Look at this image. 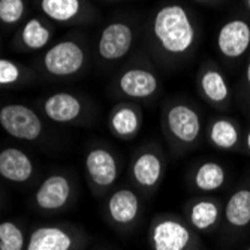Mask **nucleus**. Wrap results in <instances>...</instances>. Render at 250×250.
Returning a JSON list of instances; mask_svg holds the SVG:
<instances>
[{
	"mask_svg": "<svg viewBox=\"0 0 250 250\" xmlns=\"http://www.w3.org/2000/svg\"><path fill=\"white\" fill-rule=\"evenodd\" d=\"M154 35L162 47L174 54L188 51L195 39V30L186 11L178 6H165L154 18Z\"/></svg>",
	"mask_w": 250,
	"mask_h": 250,
	"instance_id": "f257e3e1",
	"label": "nucleus"
},
{
	"mask_svg": "<svg viewBox=\"0 0 250 250\" xmlns=\"http://www.w3.org/2000/svg\"><path fill=\"white\" fill-rule=\"evenodd\" d=\"M0 125L15 138L33 141L42 132V123L35 111L24 105H6L0 109Z\"/></svg>",
	"mask_w": 250,
	"mask_h": 250,
	"instance_id": "f03ea898",
	"label": "nucleus"
},
{
	"mask_svg": "<svg viewBox=\"0 0 250 250\" xmlns=\"http://www.w3.org/2000/svg\"><path fill=\"white\" fill-rule=\"evenodd\" d=\"M84 53L75 42H60L45 54L43 64L53 75H72L81 69Z\"/></svg>",
	"mask_w": 250,
	"mask_h": 250,
	"instance_id": "7ed1b4c3",
	"label": "nucleus"
},
{
	"mask_svg": "<svg viewBox=\"0 0 250 250\" xmlns=\"http://www.w3.org/2000/svg\"><path fill=\"white\" fill-rule=\"evenodd\" d=\"M250 45V26L243 20H232L222 26L217 36V47L225 57L237 59Z\"/></svg>",
	"mask_w": 250,
	"mask_h": 250,
	"instance_id": "20e7f679",
	"label": "nucleus"
},
{
	"mask_svg": "<svg viewBox=\"0 0 250 250\" xmlns=\"http://www.w3.org/2000/svg\"><path fill=\"white\" fill-rule=\"evenodd\" d=\"M190 243V231L177 220L159 222L151 232V244L154 250H186Z\"/></svg>",
	"mask_w": 250,
	"mask_h": 250,
	"instance_id": "39448f33",
	"label": "nucleus"
},
{
	"mask_svg": "<svg viewBox=\"0 0 250 250\" xmlns=\"http://www.w3.org/2000/svg\"><path fill=\"white\" fill-rule=\"evenodd\" d=\"M133 33L123 22H112L104 29L99 41V53L106 60H117L130 50Z\"/></svg>",
	"mask_w": 250,
	"mask_h": 250,
	"instance_id": "423d86ee",
	"label": "nucleus"
},
{
	"mask_svg": "<svg viewBox=\"0 0 250 250\" xmlns=\"http://www.w3.org/2000/svg\"><path fill=\"white\" fill-rule=\"evenodd\" d=\"M168 127L178 141L190 144L201 132V120L190 106L175 105L168 111Z\"/></svg>",
	"mask_w": 250,
	"mask_h": 250,
	"instance_id": "0eeeda50",
	"label": "nucleus"
},
{
	"mask_svg": "<svg viewBox=\"0 0 250 250\" xmlns=\"http://www.w3.org/2000/svg\"><path fill=\"white\" fill-rule=\"evenodd\" d=\"M71 196V185L63 175H51L41 185L35 199L43 210L62 208Z\"/></svg>",
	"mask_w": 250,
	"mask_h": 250,
	"instance_id": "6e6552de",
	"label": "nucleus"
},
{
	"mask_svg": "<svg viewBox=\"0 0 250 250\" xmlns=\"http://www.w3.org/2000/svg\"><path fill=\"white\" fill-rule=\"evenodd\" d=\"M85 167L88 175L98 186L108 188L117 178V164L116 159L108 150L95 148L87 154Z\"/></svg>",
	"mask_w": 250,
	"mask_h": 250,
	"instance_id": "1a4fd4ad",
	"label": "nucleus"
},
{
	"mask_svg": "<svg viewBox=\"0 0 250 250\" xmlns=\"http://www.w3.org/2000/svg\"><path fill=\"white\" fill-rule=\"evenodd\" d=\"M33 174V164L26 153L18 148H5L0 151V175L14 181L24 183Z\"/></svg>",
	"mask_w": 250,
	"mask_h": 250,
	"instance_id": "9d476101",
	"label": "nucleus"
},
{
	"mask_svg": "<svg viewBox=\"0 0 250 250\" xmlns=\"http://www.w3.org/2000/svg\"><path fill=\"white\" fill-rule=\"evenodd\" d=\"M108 211L114 222L127 225L133 222L140 213V199L133 190L120 189L111 195L108 201Z\"/></svg>",
	"mask_w": 250,
	"mask_h": 250,
	"instance_id": "9b49d317",
	"label": "nucleus"
},
{
	"mask_svg": "<svg viewBox=\"0 0 250 250\" xmlns=\"http://www.w3.org/2000/svg\"><path fill=\"white\" fill-rule=\"evenodd\" d=\"M72 238L56 226H43L32 232L27 250H71Z\"/></svg>",
	"mask_w": 250,
	"mask_h": 250,
	"instance_id": "f8f14e48",
	"label": "nucleus"
},
{
	"mask_svg": "<svg viewBox=\"0 0 250 250\" xmlns=\"http://www.w3.org/2000/svg\"><path fill=\"white\" fill-rule=\"evenodd\" d=\"M122 92L130 98H147L157 88V80L144 69H130L120 78Z\"/></svg>",
	"mask_w": 250,
	"mask_h": 250,
	"instance_id": "ddd939ff",
	"label": "nucleus"
},
{
	"mask_svg": "<svg viewBox=\"0 0 250 250\" xmlns=\"http://www.w3.org/2000/svg\"><path fill=\"white\" fill-rule=\"evenodd\" d=\"M45 114L51 120L64 123L75 120L81 112L80 101L69 93H56L47 99L43 105Z\"/></svg>",
	"mask_w": 250,
	"mask_h": 250,
	"instance_id": "4468645a",
	"label": "nucleus"
},
{
	"mask_svg": "<svg viewBox=\"0 0 250 250\" xmlns=\"http://www.w3.org/2000/svg\"><path fill=\"white\" fill-rule=\"evenodd\" d=\"M132 172L138 185L146 188H153L161 180L162 162L154 153H143L135 161Z\"/></svg>",
	"mask_w": 250,
	"mask_h": 250,
	"instance_id": "2eb2a0df",
	"label": "nucleus"
},
{
	"mask_svg": "<svg viewBox=\"0 0 250 250\" xmlns=\"http://www.w3.org/2000/svg\"><path fill=\"white\" fill-rule=\"evenodd\" d=\"M225 217L234 228H244L250 223V190L234 192L225 207Z\"/></svg>",
	"mask_w": 250,
	"mask_h": 250,
	"instance_id": "dca6fc26",
	"label": "nucleus"
},
{
	"mask_svg": "<svg viewBox=\"0 0 250 250\" xmlns=\"http://www.w3.org/2000/svg\"><path fill=\"white\" fill-rule=\"evenodd\" d=\"M225 169L216 162L202 164L195 174V185L202 192H214L225 183Z\"/></svg>",
	"mask_w": 250,
	"mask_h": 250,
	"instance_id": "f3484780",
	"label": "nucleus"
},
{
	"mask_svg": "<svg viewBox=\"0 0 250 250\" xmlns=\"http://www.w3.org/2000/svg\"><path fill=\"white\" fill-rule=\"evenodd\" d=\"M190 223L198 231H207L219 220V207L213 201H198L190 208Z\"/></svg>",
	"mask_w": 250,
	"mask_h": 250,
	"instance_id": "a211bd4d",
	"label": "nucleus"
},
{
	"mask_svg": "<svg viewBox=\"0 0 250 250\" xmlns=\"http://www.w3.org/2000/svg\"><path fill=\"white\" fill-rule=\"evenodd\" d=\"M210 141L222 150L234 148L238 143V130L235 125L225 119L216 120L210 127Z\"/></svg>",
	"mask_w": 250,
	"mask_h": 250,
	"instance_id": "6ab92c4d",
	"label": "nucleus"
},
{
	"mask_svg": "<svg viewBox=\"0 0 250 250\" xmlns=\"http://www.w3.org/2000/svg\"><path fill=\"white\" fill-rule=\"evenodd\" d=\"M201 87L204 95L213 102H222L229 96L228 84L217 71H207L204 74L201 80Z\"/></svg>",
	"mask_w": 250,
	"mask_h": 250,
	"instance_id": "aec40b11",
	"label": "nucleus"
},
{
	"mask_svg": "<svg viewBox=\"0 0 250 250\" xmlns=\"http://www.w3.org/2000/svg\"><path fill=\"white\" fill-rule=\"evenodd\" d=\"M41 8L56 21H67L80 12V0H42Z\"/></svg>",
	"mask_w": 250,
	"mask_h": 250,
	"instance_id": "412c9836",
	"label": "nucleus"
},
{
	"mask_svg": "<svg viewBox=\"0 0 250 250\" xmlns=\"http://www.w3.org/2000/svg\"><path fill=\"white\" fill-rule=\"evenodd\" d=\"M111 125L114 132L123 138L132 136L140 126V119L138 114L130 109V108H120L119 111L114 112V116L111 119Z\"/></svg>",
	"mask_w": 250,
	"mask_h": 250,
	"instance_id": "4be33fe9",
	"label": "nucleus"
},
{
	"mask_svg": "<svg viewBox=\"0 0 250 250\" xmlns=\"http://www.w3.org/2000/svg\"><path fill=\"white\" fill-rule=\"evenodd\" d=\"M24 235L22 231L12 222L0 223V250H22Z\"/></svg>",
	"mask_w": 250,
	"mask_h": 250,
	"instance_id": "5701e85b",
	"label": "nucleus"
},
{
	"mask_svg": "<svg viewBox=\"0 0 250 250\" xmlns=\"http://www.w3.org/2000/svg\"><path fill=\"white\" fill-rule=\"evenodd\" d=\"M22 41L32 50L42 48L50 41V32L45 29L38 20H30L24 30H22Z\"/></svg>",
	"mask_w": 250,
	"mask_h": 250,
	"instance_id": "b1692460",
	"label": "nucleus"
},
{
	"mask_svg": "<svg viewBox=\"0 0 250 250\" xmlns=\"http://www.w3.org/2000/svg\"><path fill=\"white\" fill-rule=\"evenodd\" d=\"M24 14L22 0H0V20L6 24L17 22Z\"/></svg>",
	"mask_w": 250,
	"mask_h": 250,
	"instance_id": "393cba45",
	"label": "nucleus"
},
{
	"mask_svg": "<svg viewBox=\"0 0 250 250\" xmlns=\"http://www.w3.org/2000/svg\"><path fill=\"white\" fill-rule=\"evenodd\" d=\"M20 78L18 66L9 60L0 59V84H12Z\"/></svg>",
	"mask_w": 250,
	"mask_h": 250,
	"instance_id": "a878e982",
	"label": "nucleus"
},
{
	"mask_svg": "<svg viewBox=\"0 0 250 250\" xmlns=\"http://www.w3.org/2000/svg\"><path fill=\"white\" fill-rule=\"evenodd\" d=\"M246 78H247V83L250 84V59H249V64H247V71H246Z\"/></svg>",
	"mask_w": 250,
	"mask_h": 250,
	"instance_id": "bb28decb",
	"label": "nucleus"
},
{
	"mask_svg": "<svg viewBox=\"0 0 250 250\" xmlns=\"http://www.w3.org/2000/svg\"><path fill=\"white\" fill-rule=\"evenodd\" d=\"M246 144H247V148L250 150V132L247 133V138H246Z\"/></svg>",
	"mask_w": 250,
	"mask_h": 250,
	"instance_id": "cd10ccee",
	"label": "nucleus"
},
{
	"mask_svg": "<svg viewBox=\"0 0 250 250\" xmlns=\"http://www.w3.org/2000/svg\"><path fill=\"white\" fill-rule=\"evenodd\" d=\"M247 3H249V8H250V0H247Z\"/></svg>",
	"mask_w": 250,
	"mask_h": 250,
	"instance_id": "c85d7f7f",
	"label": "nucleus"
},
{
	"mask_svg": "<svg viewBox=\"0 0 250 250\" xmlns=\"http://www.w3.org/2000/svg\"><path fill=\"white\" fill-rule=\"evenodd\" d=\"M247 250H250V247H249V249H247Z\"/></svg>",
	"mask_w": 250,
	"mask_h": 250,
	"instance_id": "c756f323",
	"label": "nucleus"
}]
</instances>
